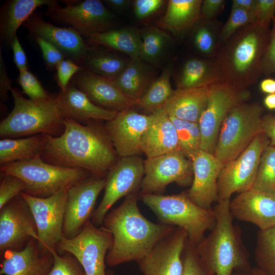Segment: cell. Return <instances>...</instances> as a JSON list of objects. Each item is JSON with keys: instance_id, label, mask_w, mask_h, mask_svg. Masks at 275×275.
<instances>
[{"instance_id": "obj_1", "label": "cell", "mask_w": 275, "mask_h": 275, "mask_svg": "<svg viewBox=\"0 0 275 275\" xmlns=\"http://www.w3.org/2000/svg\"><path fill=\"white\" fill-rule=\"evenodd\" d=\"M99 121L82 124L66 118L65 130L54 137L47 135L41 154L45 162L59 167L85 169L93 176L105 178L119 156Z\"/></svg>"}, {"instance_id": "obj_2", "label": "cell", "mask_w": 275, "mask_h": 275, "mask_svg": "<svg viewBox=\"0 0 275 275\" xmlns=\"http://www.w3.org/2000/svg\"><path fill=\"white\" fill-rule=\"evenodd\" d=\"M138 194L126 197L122 203L108 212L102 226L113 236V244L106 257L110 267L139 261L169 235L176 227L153 223L140 212Z\"/></svg>"}, {"instance_id": "obj_3", "label": "cell", "mask_w": 275, "mask_h": 275, "mask_svg": "<svg viewBox=\"0 0 275 275\" xmlns=\"http://www.w3.org/2000/svg\"><path fill=\"white\" fill-rule=\"evenodd\" d=\"M270 30L257 22L237 31L215 54L223 81L241 89L256 84L263 74V58Z\"/></svg>"}, {"instance_id": "obj_4", "label": "cell", "mask_w": 275, "mask_h": 275, "mask_svg": "<svg viewBox=\"0 0 275 275\" xmlns=\"http://www.w3.org/2000/svg\"><path fill=\"white\" fill-rule=\"evenodd\" d=\"M213 209L215 224L208 235L196 245L205 264L215 275H232L251 266L240 232L233 223L230 200L218 201Z\"/></svg>"}, {"instance_id": "obj_5", "label": "cell", "mask_w": 275, "mask_h": 275, "mask_svg": "<svg viewBox=\"0 0 275 275\" xmlns=\"http://www.w3.org/2000/svg\"><path fill=\"white\" fill-rule=\"evenodd\" d=\"M11 92L14 106L0 123V137L13 139L32 134H45L58 137L65 130L66 116L58 94L45 98L26 99L16 89Z\"/></svg>"}, {"instance_id": "obj_6", "label": "cell", "mask_w": 275, "mask_h": 275, "mask_svg": "<svg viewBox=\"0 0 275 275\" xmlns=\"http://www.w3.org/2000/svg\"><path fill=\"white\" fill-rule=\"evenodd\" d=\"M141 199L155 214L159 223L181 228L197 245L215 224L213 209L203 208L191 201L186 193L178 195L141 194Z\"/></svg>"}, {"instance_id": "obj_7", "label": "cell", "mask_w": 275, "mask_h": 275, "mask_svg": "<svg viewBox=\"0 0 275 275\" xmlns=\"http://www.w3.org/2000/svg\"><path fill=\"white\" fill-rule=\"evenodd\" d=\"M1 174L16 176L26 184L24 193L37 198L54 195L93 176L78 168L54 166L43 161L40 156L13 162L0 166Z\"/></svg>"}, {"instance_id": "obj_8", "label": "cell", "mask_w": 275, "mask_h": 275, "mask_svg": "<svg viewBox=\"0 0 275 275\" xmlns=\"http://www.w3.org/2000/svg\"><path fill=\"white\" fill-rule=\"evenodd\" d=\"M264 108L259 103L235 106L223 121L214 156L224 165L237 158L263 130Z\"/></svg>"}, {"instance_id": "obj_9", "label": "cell", "mask_w": 275, "mask_h": 275, "mask_svg": "<svg viewBox=\"0 0 275 275\" xmlns=\"http://www.w3.org/2000/svg\"><path fill=\"white\" fill-rule=\"evenodd\" d=\"M250 97L248 89H239L225 81L209 86L207 105L199 121L202 150L214 154L223 121L235 106Z\"/></svg>"}, {"instance_id": "obj_10", "label": "cell", "mask_w": 275, "mask_h": 275, "mask_svg": "<svg viewBox=\"0 0 275 275\" xmlns=\"http://www.w3.org/2000/svg\"><path fill=\"white\" fill-rule=\"evenodd\" d=\"M113 244L112 233L102 226H95L90 220L76 236L70 239L63 237L56 250L60 254H72L86 275H106V257Z\"/></svg>"}, {"instance_id": "obj_11", "label": "cell", "mask_w": 275, "mask_h": 275, "mask_svg": "<svg viewBox=\"0 0 275 275\" xmlns=\"http://www.w3.org/2000/svg\"><path fill=\"white\" fill-rule=\"evenodd\" d=\"M270 144L268 136L261 132L237 158L224 165L217 182L218 201L230 200L233 194L252 189L261 154Z\"/></svg>"}, {"instance_id": "obj_12", "label": "cell", "mask_w": 275, "mask_h": 275, "mask_svg": "<svg viewBox=\"0 0 275 275\" xmlns=\"http://www.w3.org/2000/svg\"><path fill=\"white\" fill-rule=\"evenodd\" d=\"M144 175V160L139 155L120 157L105 177L104 194L91 221L96 226L120 198L138 193Z\"/></svg>"}, {"instance_id": "obj_13", "label": "cell", "mask_w": 275, "mask_h": 275, "mask_svg": "<svg viewBox=\"0 0 275 275\" xmlns=\"http://www.w3.org/2000/svg\"><path fill=\"white\" fill-rule=\"evenodd\" d=\"M144 166L141 194H161L173 182L182 186L192 183V161L180 150L147 158L144 160Z\"/></svg>"}, {"instance_id": "obj_14", "label": "cell", "mask_w": 275, "mask_h": 275, "mask_svg": "<svg viewBox=\"0 0 275 275\" xmlns=\"http://www.w3.org/2000/svg\"><path fill=\"white\" fill-rule=\"evenodd\" d=\"M47 6V14L53 20L71 25L80 35L87 37L113 29L116 19L99 0H86L65 7L52 1Z\"/></svg>"}, {"instance_id": "obj_15", "label": "cell", "mask_w": 275, "mask_h": 275, "mask_svg": "<svg viewBox=\"0 0 275 275\" xmlns=\"http://www.w3.org/2000/svg\"><path fill=\"white\" fill-rule=\"evenodd\" d=\"M33 238L38 240L32 211L20 195L0 209V252L20 251Z\"/></svg>"}, {"instance_id": "obj_16", "label": "cell", "mask_w": 275, "mask_h": 275, "mask_svg": "<svg viewBox=\"0 0 275 275\" xmlns=\"http://www.w3.org/2000/svg\"><path fill=\"white\" fill-rule=\"evenodd\" d=\"M68 189L46 198L33 197L23 192L20 193L34 218L38 240L50 251L56 250L57 244L63 237V226Z\"/></svg>"}, {"instance_id": "obj_17", "label": "cell", "mask_w": 275, "mask_h": 275, "mask_svg": "<svg viewBox=\"0 0 275 275\" xmlns=\"http://www.w3.org/2000/svg\"><path fill=\"white\" fill-rule=\"evenodd\" d=\"M105 178L94 176L74 185L68 190L63 235L70 239L78 235L91 220L97 198L104 189Z\"/></svg>"}, {"instance_id": "obj_18", "label": "cell", "mask_w": 275, "mask_h": 275, "mask_svg": "<svg viewBox=\"0 0 275 275\" xmlns=\"http://www.w3.org/2000/svg\"><path fill=\"white\" fill-rule=\"evenodd\" d=\"M153 117V113L141 114L130 108L118 112L106 121V131L119 157L142 153V138Z\"/></svg>"}, {"instance_id": "obj_19", "label": "cell", "mask_w": 275, "mask_h": 275, "mask_svg": "<svg viewBox=\"0 0 275 275\" xmlns=\"http://www.w3.org/2000/svg\"><path fill=\"white\" fill-rule=\"evenodd\" d=\"M188 239L183 229L176 227L146 257L138 261L143 275H181L182 252Z\"/></svg>"}, {"instance_id": "obj_20", "label": "cell", "mask_w": 275, "mask_h": 275, "mask_svg": "<svg viewBox=\"0 0 275 275\" xmlns=\"http://www.w3.org/2000/svg\"><path fill=\"white\" fill-rule=\"evenodd\" d=\"M53 263L51 251L33 238L21 250L1 254L0 275H48Z\"/></svg>"}, {"instance_id": "obj_21", "label": "cell", "mask_w": 275, "mask_h": 275, "mask_svg": "<svg viewBox=\"0 0 275 275\" xmlns=\"http://www.w3.org/2000/svg\"><path fill=\"white\" fill-rule=\"evenodd\" d=\"M72 82L94 104L103 108L120 112L135 105L114 80L85 68L73 76Z\"/></svg>"}, {"instance_id": "obj_22", "label": "cell", "mask_w": 275, "mask_h": 275, "mask_svg": "<svg viewBox=\"0 0 275 275\" xmlns=\"http://www.w3.org/2000/svg\"><path fill=\"white\" fill-rule=\"evenodd\" d=\"M192 163L193 180L187 196L198 206L211 209L212 204L218 201L217 182L224 164L214 154L202 150Z\"/></svg>"}, {"instance_id": "obj_23", "label": "cell", "mask_w": 275, "mask_h": 275, "mask_svg": "<svg viewBox=\"0 0 275 275\" xmlns=\"http://www.w3.org/2000/svg\"><path fill=\"white\" fill-rule=\"evenodd\" d=\"M233 217L264 230L275 226V193L251 189L239 193L230 203Z\"/></svg>"}, {"instance_id": "obj_24", "label": "cell", "mask_w": 275, "mask_h": 275, "mask_svg": "<svg viewBox=\"0 0 275 275\" xmlns=\"http://www.w3.org/2000/svg\"><path fill=\"white\" fill-rule=\"evenodd\" d=\"M23 25L35 37L45 39L77 61H82L88 50L81 35L74 29L54 25L43 19L39 13H34Z\"/></svg>"}, {"instance_id": "obj_25", "label": "cell", "mask_w": 275, "mask_h": 275, "mask_svg": "<svg viewBox=\"0 0 275 275\" xmlns=\"http://www.w3.org/2000/svg\"><path fill=\"white\" fill-rule=\"evenodd\" d=\"M151 113L153 121L142 138V153L150 158L179 150L176 129L163 107Z\"/></svg>"}, {"instance_id": "obj_26", "label": "cell", "mask_w": 275, "mask_h": 275, "mask_svg": "<svg viewBox=\"0 0 275 275\" xmlns=\"http://www.w3.org/2000/svg\"><path fill=\"white\" fill-rule=\"evenodd\" d=\"M58 94L66 117L80 124H87L95 120L108 121L114 119L118 112L96 105L82 92L70 83Z\"/></svg>"}, {"instance_id": "obj_27", "label": "cell", "mask_w": 275, "mask_h": 275, "mask_svg": "<svg viewBox=\"0 0 275 275\" xmlns=\"http://www.w3.org/2000/svg\"><path fill=\"white\" fill-rule=\"evenodd\" d=\"M209 86L193 88H177L163 106L169 117L199 123L206 109Z\"/></svg>"}, {"instance_id": "obj_28", "label": "cell", "mask_w": 275, "mask_h": 275, "mask_svg": "<svg viewBox=\"0 0 275 275\" xmlns=\"http://www.w3.org/2000/svg\"><path fill=\"white\" fill-rule=\"evenodd\" d=\"M203 0H170L166 12L157 21L158 28L182 37L201 17Z\"/></svg>"}, {"instance_id": "obj_29", "label": "cell", "mask_w": 275, "mask_h": 275, "mask_svg": "<svg viewBox=\"0 0 275 275\" xmlns=\"http://www.w3.org/2000/svg\"><path fill=\"white\" fill-rule=\"evenodd\" d=\"M152 65L140 58L130 59L119 76L114 81L135 104L142 97L155 78Z\"/></svg>"}, {"instance_id": "obj_30", "label": "cell", "mask_w": 275, "mask_h": 275, "mask_svg": "<svg viewBox=\"0 0 275 275\" xmlns=\"http://www.w3.org/2000/svg\"><path fill=\"white\" fill-rule=\"evenodd\" d=\"M52 0H12L4 5L1 17V37L3 43L11 45L18 29L38 7L48 6Z\"/></svg>"}, {"instance_id": "obj_31", "label": "cell", "mask_w": 275, "mask_h": 275, "mask_svg": "<svg viewBox=\"0 0 275 275\" xmlns=\"http://www.w3.org/2000/svg\"><path fill=\"white\" fill-rule=\"evenodd\" d=\"M223 81V76L216 62L193 58L184 64L177 79V88H193L209 86Z\"/></svg>"}, {"instance_id": "obj_32", "label": "cell", "mask_w": 275, "mask_h": 275, "mask_svg": "<svg viewBox=\"0 0 275 275\" xmlns=\"http://www.w3.org/2000/svg\"><path fill=\"white\" fill-rule=\"evenodd\" d=\"M88 42L101 45L129 56L130 59L140 57L142 40L140 31L134 28L112 29L88 37Z\"/></svg>"}, {"instance_id": "obj_33", "label": "cell", "mask_w": 275, "mask_h": 275, "mask_svg": "<svg viewBox=\"0 0 275 275\" xmlns=\"http://www.w3.org/2000/svg\"><path fill=\"white\" fill-rule=\"evenodd\" d=\"M47 141V134H38L23 139L0 141V165L40 156Z\"/></svg>"}, {"instance_id": "obj_34", "label": "cell", "mask_w": 275, "mask_h": 275, "mask_svg": "<svg viewBox=\"0 0 275 275\" xmlns=\"http://www.w3.org/2000/svg\"><path fill=\"white\" fill-rule=\"evenodd\" d=\"M129 60L113 53L97 51L87 52L82 62L85 69L114 81L124 70Z\"/></svg>"}, {"instance_id": "obj_35", "label": "cell", "mask_w": 275, "mask_h": 275, "mask_svg": "<svg viewBox=\"0 0 275 275\" xmlns=\"http://www.w3.org/2000/svg\"><path fill=\"white\" fill-rule=\"evenodd\" d=\"M172 68L168 66L151 84L137 105L151 113L163 107L174 92L170 79Z\"/></svg>"}, {"instance_id": "obj_36", "label": "cell", "mask_w": 275, "mask_h": 275, "mask_svg": "<svg viewBox=\"0 0 275 275\" xmlns=\"http://www.w3.org/2000/svg\"><path fill=\"white\" fill-rule=\"evenodd\" d=\"M142 47L140 58L154 65L161 59L172 40L171 37L161 29L149 26L140 31Z\"/></svg>"}, {"instance_id": "obj_37", "label": "cell", "mask_w": 275, "mask_h": 275, "mask_svg": "<svg viewBox=\"0 0 275 275\" xmlns=\"http://www.w3.org/2000/svg\"><path fill=\"white\" fill-rule=\"evenodd\" d=\"M221 29L219 23L215 19L209 20L201 17L191 30L196 48L206 56H215L220 47Z\"/></svg>"}, {"instance_id": "obj_38", "label": "cell", "mask_w": 275, "mask_h": 275, "mask_svg": "<svg viewBox=\"0 0 275 275\" xmlns=\"http://www.w3.org/2000/svg\"><path fill=\"white\" fill-rule=\"evenodd\" d=\"M254 254L257 267L266 275H275V226L259 231Z\"/></svg>"}, {"instance_id": "obj_39", "label": "cell", "mask_w": 275, "mask_h": 275, "mask_svg": "<svg viewBox=\"0 0 275 275\" xmlns=\"http://www.w3.org/2000/svg\"><path fill=\"white\" fill-rule=\"evenodd\" d=\"M177 130L179 150L192 161L201 150V135L199 123L170 117Z\"/></svg>"}, {"instance_id": "obj_40", "label": "cell", "mask_w": 275, "mask_h": 275, "mask_svg": "<svg viewBox=\"0 0 275 275\" xmlns=\"http://www.w3.org/2000/svg\"><path fill=\"white\" fill-rule=\"evenodd\" d=\"M252 189L275 193V146L270 145L263 151Z\"/></svg>"}, {"instance_id": "obj_41", "label": "cell", "mask_w": 275, "mask_h": 275, "mask_svg": "<svg viewBox=\"0 0 275 275\" xmlns=\"http://www.w3.org/2000/svg\"><path fill=\"white\" fill-rule=\"evenodd\" d=\"M183 270L181 275H215L200 258L196 245L188 239L182 252Z\"/></svg>"}, {"instance_id": "obj_42", "label": "cell", "mask_w": 275, "mask_h": 275, "mask_svg": "<svg viewBox=\"0 0 275 275\" xmlns=\"http://www.w3.org/2000/svg\"><path fill=\"white\" fill-rule=\"evenodd\" d=\"M252 23H254L253 19L249 13L232 5L230 16L221 29L219 35L220 46L239 30Z\"/></svg>"}, {"instance_id": "obj_43", "label": "cell", "mask_w": 275, "mask_h": 275, "mask_svg": "<svg viewBox=\"0 0 275 275\" xmlns=\"http://www.w3.org/2000/svg\"><path fill=\"white\" fill-rule=\"evenodd\" d=\"M54 258L53 266L48 275H86L77 259L71 253L62 254L51 251Z\"/></svg>"}, {"instance_id": "obj_44", "label": "cell", "mask_w": 275, "mask_h": 275, "mask_svg": "<svg viewBox=\"0 0 275 275\" xmlns=\"http://www.w3.org/2000/svg\"><path fill=\"white\" fill-rule=\"evenodd\" d=\"M26 188L25 183L20 178L9 174H1L0 209Z\"/></svg>"}, {"instance_id": "obj_45", "label": "cell", "mask_w": 275, "mask_h": 275, "mask_svg": "<svg viewBox=\"0 0 275 275\" xmlns=\"http://www.w3.org/2000/svg\"><path fill=\"white\" fill-rule=\"evenodd\" d=\"M18 82L23 92L27 95L30 99L44 98L50 94L44 90L35 76L28 69L19 72Z\"/></svg>"}, {"instance_id": "obj_46", "label": "cell", "mask_w": 275, "mask_h": 275, "mask_svg": "<svg viewBox=\"0 0 275 275\" xmlns=\"http://www.w3.org/2000/svg\"><path fill=\"white\" fill-rule=\"evenodd\" d=\"M254 17L255 22L269 28L275 18V0H256Z\"/></svg>"}, {"instance_id": "obj_47", "label": "cell", "mask_w": 275, "mask_h": 275, "mask_svg": "<svg viewBox=\"0 0 275 275\" xmlns=\"http://www.w3.org/2000/svg\"><path fill=\"white\" fill-rule=\"evenodd\" d=\"M58 84L61 90H64L69 84V81L83 68L77 65L70 60H64L56 67Z\"/></svg>"}, {"instance_id": "obj_48", "label": "cell", "mask_w": 275, "mask_h": 275, "mask_svg": "<svg viewBox=\"0 0 275 275\" xmlns=\"http://www.w3.org/2000/svg\"><path fill=\"white\" fill-rule=\"evenodd\" d=\"M35 38L48 66L56 67L59 63L65 60L64 53L54 45L41 37Z\"/></svg>"}, {"instance_id": "obj_49", "label": "cell", "mask_w": 275, "mask_h": 275, "mask_svg": "<svg viewBox=\"0 0 275 275\" xmlns=\"http://www.w3.org/2000/svg\"><path fill=\"white\" fill-rule=\"evenodd\" d=\"M269 41L263 58V74L269 75L275 73V18L272 20Z\"/></svg>"}, {"instance_id": "obj_50", "label": "cell", "mask_w": 275, "mask_h": 275, "mask_svg": "<svg viewBox=\"0 0 275 275\" xmlns=\"http://www.w3.org/2000/svg\"><path fill=\"white\" fill-rule=\"evenodd\" d=\"M163 0H135L132 2L136 19L147 18L157 12L164 4Z\"/></svg>"}, {"instance_id": "obj_51", "label": "cell", "mask_w": 275, "mask_h": 275, "mask_svg": "<svg viewBox=\"0 0 275 275\" xmlns=\"http://www.w3.org/2000/svg\"><path fill=\"white\" fill-rule=\"evenodd\" d=\"M224 0H203L201 7V17L209 20L215 19L224 9Z\"/></svg>"}, {"instance_id": "obj_52", "label": "cell", "mask_w": 275, "mask_h": 275, "mask_svg": "<svg viewBox=\"0 0 275 275\" xmlns=\"http://www.w3.org/2000/svg\"><path fill=\"white\" fill-rule=\"evenodd\" d=\"M14 57V61L19 72L28 69L27 58L17 36L11 45Z\"/></svg>"}, {"instance_id": "obj_53", "label": "cell", "mask_w": 275, "mask_h": 275, "mask_svg": "<svg viewBox=\"0 0 275 275\" xmlns=\"http://www.w3.org/2000/svg\"><path fill=\"white\" fill-rule=\"evenodd\" d=\"M1 81H0V96L2 101H6L8 99V93L11 91V80L8 78L6 68L1 55Z\"/></svg>"}, {"instance_id": "obj_54", "label": "cell", "mask_w": 275, "mask_h": 275, "mask_svg": "<svg viewBox=\"0 0 275 275\" xmlns=\"http://www.w3.org/2000/svg\"><path fill=\"white\" fill-rule=\"evenodd\" d=\"M263 132L270 141V145L275 146V115L267 114L263 117Z\"/></svg>"}, {"instance_id": "obj_55", "label": "cell", "mask_w": 275, "mask_h": 275, "mask_svg": "<svg viewBox=\"0 0 275 275\" xmlns=\"http://www.w3.org/2000/svg\"><path fill=\"white\" fill-rule=\"evenodd\" d=\"M103 2L109 8L117 12H122L126 10L132 4L130 0H105Z\"/></svg>"}, {"instance_id": "obj_56", "label": "cell", "mask_w": 275, "mask_h": 275, "mask_svg": "<svg viewBox=\"0 0 275 275\" xmlns=\"http://www.w3.org/2000/svg\"><path fill=\"white\" fill-rule=\"evenodd\" d=\"M256 0H233L232 5L241 8L249 13L255 22L254 13Z\"/></svg>"}, {"instance_id": "obj_57", "label": "cell", "mask_w": 275, "mask_h": 275, "mask_svg": "<svg viewBox=\"0 0 275 275\" xmlns=\"http://www.w3.org/2000/svg\"><path fill=\"white\" fill-rule=\"evenodd\" d=\"M259 88L262 92L265 94L275 93V79L272 78L264 79L259 85Z\"/></svg>"}, {"instance_id": "obj_58", "label": "cell", "mask_w": 275, "mask_h": 275, "mask_svg": "<svg viewBox=\"0 0 275 275\" xmlns=\"http://www.w3.org/2000/svg\"><path fill=\"white\" fill-rule=\"evenodd\" d=\"M232 275H266L257 267H252L239 271H234Z\"/></svg>"}, {"instance_id": "obj_59", "label": "cell", "mask_w": 275, "mask_h": 275, "mask_svg": "<svg viewBox=\"0 0 275 275\" xmlns=\"http://www.w3.org/2000/svg\"><path fill=\"white\" fill-rule=\"evenodd\" d=\"M263 103L268 109H275V93L267 94L264 99Z\"/></svg>"}, {"instance_id": "obj_60", "label": "cell", "mask_w": 275, "mask_h": 275, "mask_svg": "<svg viewBox=\"0 0 275 275\" xmlns=\"http://www.w3.org/2000/svg\"><path fill=\"white\" fill-rule=\"evenodd\" d=\"M106 275H115V274L113 271H108L106 272Z\"/></svg>"}]
</instances>
